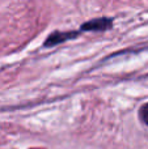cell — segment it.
<instances>
[{
    "label": "cell",
    "instance_id": "obj_1",
    "mask_svg": "<svg viewBox=\"0 0 148 149\" xmlns=\"http://www.w3.org/2000/svg\"><path fill=\"white\" fill-rule=\"evenodd\" d=\"M112 26H113V18L100 17V18L89 20L88 22L83 24L80 30H81V33L83 31H105V30L112 29Z\"/></svg>",
    "mask_w": 148,
    "mask_h": 149
},
{
    "label": "cell",
    "instance_id": "obj_2",
    "mask_svg": "<svg viewBox=\"0 0 148 149\" xmlns=\"http://www.w3.org/2000/svg\"><path fill=\"white\" fill-rule=\"evenodd\" d=\"M80 33H81V30H77V31H54V33H51L49 37H47V39L43 43V47H54L59 43L70 41V39L77 38V36Z\"/></svg>",
    "mask_w": 148,
    "mask_h": 149
},
{
    "label": "cell",
    "instance_id": "obj_3",
    "mask_svg": "<svg viewBox=\"0 0 148 149\" xmlns=\"http://www.w3.org/2000/svg\"><path fill=\"white\" fill-rule=\"evenodd\" d=\"M139 116H140L142 122H143L146 126H148V102L144 103L140 107V110H139Z\"/></svg>",
    "mask_w": 148,
    "mask_h": 149
}]
</instances>
